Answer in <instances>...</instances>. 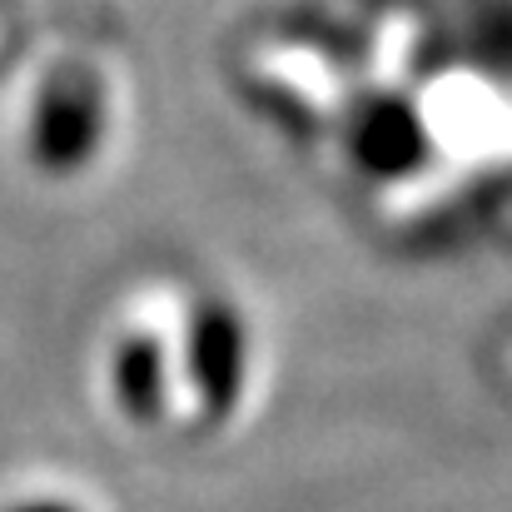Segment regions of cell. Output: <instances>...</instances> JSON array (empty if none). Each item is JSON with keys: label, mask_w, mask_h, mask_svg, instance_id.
<instances>
[{"label": "cell", "mask_w": 512, "mask_h": 512, "mask_svg": "<svg viewBox=\"0 0 512 512\" xmlns=\"http://www.w3.org/2000/svg\"><path fill=\"white\" fill-rule=\"evenodd\" d=\"M100 140V90L90 75H55L40 90L35 105V130H30V150L45 170H75L85 165V155Z\"/></svg>", "instance_id": "cell-1"}, {"label": "cell", "mask_w": 512, "mask_h": 512, "mask_svg": "<svg viewBox=\"0 0 512 512\" xmlns=\"http://www.w3.org/2000/svg\"><path fill=\"white\" fill-rule=\"evenodd\" d=\"M254 70H259V80H264L269 90H279L284 100H294V105H304V110H324V115L343 110L339 70H334L324 55H314V50L279 45V50H264V55L254 60Z\"/></svg>", "instance_id": "cell-2"}, {"label": "cell", "mask_w": 512, "mask_h": 512, "mask_svg": "<svg viewBox=\"0 0 512 512\" xmlns=\"http://www.w3.org/2000/svg\"><path fill=\"white\" fill-rule=\"evenodd\" d=\"M239 324L224 314V309H204L199 314V329H194V373L204 383V398L214 413H224L234 403V388H239Z\"/></svg>", "instance_id": "cell-3"}, {"label": "cell", "mask_w": 512, "mask_h": 512, "mask_svg": "<svg viewBox=\"0 0 512 512\" xmlns=\"http://www.w3.org/2000/svg\"><path fill=\"white\" fill-rule=\"evenodd\" d=\"M353 150H358V165L398 174V170H408V165H418V155H423V130H418V120H413L408 110L383 105V110H373V115L358 120Z\"/></svg>", "instance_id": "cell-4"}, {"label": "cell", "mask_w": 512, "mask_h": 512, "mask_svg": "<svg viewBox=\"0 0 512 512\" xmlns=\"http://www.w3.org/2000/svg\"><path fill=\"white\" fill-rule=\"evenodd\" d=\"M165 363H160V348L150 339H130L120 348V363H115V383H120V403L135 413V418H155L160 413V393H165Z\"/></svg>", "instance_id": "cell-5"}, {"label": "cell", "mask_w": 512, "mask_h": 512, "mask_svg": "<svg viewBox=\"0 0 512 512\" xmlns=\"http://www.w3.org/2000/svg\"><path fill=\"white\" fill-rule=\"evenodd\" d=\"M20 512H70V508H60V503H35V508H20Z\"/></svg>", "instance_id": "cell-6"}]
</instances>
